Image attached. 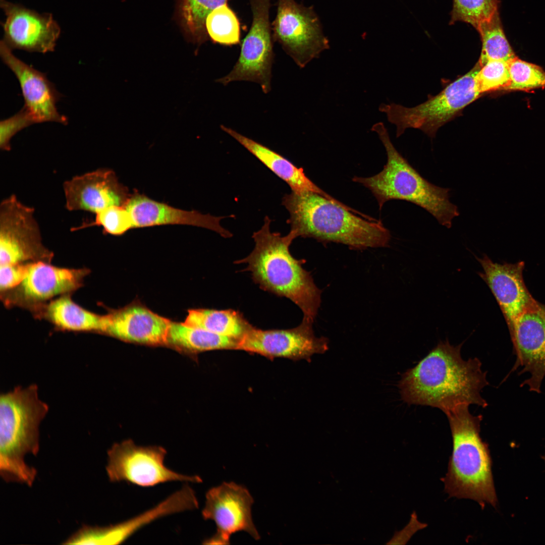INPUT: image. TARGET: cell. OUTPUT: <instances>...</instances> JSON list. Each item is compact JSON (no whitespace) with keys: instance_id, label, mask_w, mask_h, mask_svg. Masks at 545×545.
<instances>
[{"instance_id":"obj_13","label":"cell","mask_w":545,"mask_h":545,"mask_svg":"<svg viewBox=\"0 0 545 545\" xmlns=\"http://www.w3.org/2000/svg\"><path fill=\"white\" fill-rule=\"evenodd\" d=\"M253 503L248 489L233 482H224L209 489L206 494L202 515L205 520L215 522L216 532L203 543L229 544L231 535L240 531H246L255 539H259L260 536L252 519Z\"/></svg>"},{"instance_id":"obj_3","label":"cell","mask_w":545,"mask_h":545,"mask_svg":"<svg viewBox=\"0 0 545 545\" xmlns=\"http://www.w3.org/2000/svg\"><path fill=\"white\" fill-rule=\"evenodd\" d=\"M270 218L266 216L261 229L254 232L253 250L235 263H246L254 282L263 290L285 297L296 304L303 319L313 322L321 303V290L310 272L302 267L304 260L290 253L289 247L296 238L290 232L285 236L270 230Z\"/></svg>"},{"instance_id":"obj_17","label":"cell","mask_w":545,"mask_h":545,"mask_svg":"<svg viewBox=\"0 0 545 545\" xmlns=\"http://www.w3.org/2000/svg\"><path fill=\"white\" fill-rule=\"evenodd\" d=\"M65 206L70 211L93 214L113 205L125 206L130 196L112 170L99 168L66 180Z\"/></svg>"},{"instance_id":"obj_32","label":"cell","mask_w":545,"mask_h":545,"mask_svg":"<svg viewBox=\"0 0 545 545\" xmlns=\"http://www.w3.org/2000/svg\"><path fill=\"white\" fill-rule=\"evenodd\" d=\"M475 80L477 89L481 95L506 90L510 81L508 63L499 60L488 61L480 66Z\"/></svg>"},{"instance_id":"obj_29","label":"cell","mask_w":545,"mask_h":545,"mask_svg":"<svg viewBox=\"0 0 545 545\" xmlns=\"http://www.w3.org/2000/svg\"><path fill=\"white\" fill-rule=\"evenodd\" d=\"M94 218L85 220L81 224L73 227L72 232L93 227H101L104 234L119 236L133 228L131 216L124 206L113 205L94 214Z\"/></svg>"},{"instance_id":"obj_21","label":"cell","mask_w":545,"mask_h":545,"mask_svg":"<svg viewBox=\"0 0 545 545\" xmlns=\"http://www.w3.org/2000/svg\"><path fill=\"white\" fill-rule=\"evenodd\" d=\"M125 206L131 216L133 228L164 225H186L209 229L224 238H230L232 236L220 224L224 217L175 208L139 193L131 196Z\"/></svg>"},{"instance_id":"obj_9","label":"cell","mask_w":545,"mask_h":545,"mask_svg":"<svg viewBox=\"0 0 545 545\" xmlns=\"http://www.w3.org/2000/svg\"><path fill=\"white\" fill-rule=\"evenodd\" d=\"M33 207L15 194L0 203V262L2 265L28 264L49 260L53 256L42 242Z\"/></svg>"},{"instance_id":"obj_15","label":"cell","mask_w":545,"mask_h":545,"mask_svg":"<svg viewBox=\"0 0 545 545\" xmlns=\"http://www.w3.org/2000/svg\"><path fill=\"white\" fill-rule=\"evenodd\" d=\"M88 272L85 268L56 267L41 260L30 263L21 283L9 291V295H4V302L8 305L40 310L50 299L77 290Z\"/></svg>"},{"instance_id":"obj_6","label":"cell","mask_w":545,"mask_h":545,"mask_svg":"<svg viewBox=\"0 0 545 545\" xmlns=\"http://www.w3.org/2000/svg\"><path fill=\"white\" fill-rule=\"evenodd\" d=\"M371 130L377 133L383 143L387 162L378 174L367 178L354 177L353 181L371 191L380 209L390 200H405L426 210L443 226L451 228L459 212L449 200L450 190L434 185L422 177L395 148L383 123L375 124Z\"/></svg>"},{"instance_id":"obj_31","label":"cell","mask_w":545,"mask_h":545,"mask_svg":"<svg viewBox=\"0 0 545 545\" xmlns=\"http://www.w3.org/2000/svg\"><path fill=\"white\" fill-rule=\"evenodd\" d=\"M508 63L510 83L506 90L530 91L545 88V72L517 57Z\"/></svg>"},{"instance_id":"obj_20","label":"cell","mask_w":545,"mask_h":545,"mask_svg":"<svg viewBox=\"0 0 545 545\" xmlns=\"http://www.w3.org/2000/svg\"><path fill=\"white\" fill-rule=\"evenodd\" d=\"M104 333L122 340L148 345L167 343L171 321L138 302L104 315Z\"/></svg>"},{"instance_id":"obj_4","label":"cell","mask_w":545,"mask_h":545,"mask_svg":"<svg viewBox=\"0 0 545 545\" xmlns=\"http://www.w3.org/2000/svg\"><path fill=\"white\" fill-rule=\"evenodd\" d=\"M468 405H460L446 413L453 439L448 472L441 478L449 497L470 499L483 509L496 507L498 499L492 471L488 446L479 432L481 415H472Z\"/></svg>"},{"instance_id":"obj_16","label":"cell","mask_w":545,"mask_h":545,"mask_svg":"<svg viewBox=\"0 0 545 545\" xmlns=\"http://www.w3.org/2000/svg\"><path fill=\"white\" fill-rule=\"evenodd\" d=\"M6 16L2 40L11 49L45 53L53 51L61 29L50 13L40 14L20 4L0 0Z\"/></svg>"},{"instance_id":"obj_2","label":"cell","mask_w":545,"mask_h":545,"mask_svg":"<svg viewBox=\"0 0 545 545\" xmlns=\"http://www.w3.org/2000/svg\"><path fill=\"white\" fill-rule=\"evenodd\" d=\"M282 204L289 213L287 222L296 238H312L358 249L386 247L391 239L380 221L316 193L292 191L284 196Z\"/></svg>"},{"instance_id":"obj_7","label":"cell","mask_w":545,"mask_h":545,"mask_svg":"<svg viewBox=\"0 0 545 545\" xmlns=\"http://www.w3.org/2000/svg\"><path fill=\"white\" fill-rule=\"evenodd\" d=\"M480 68L478 62L469 72L446 86L437 95L412 107L394 103H383L379 111L385 113L390 123L397 127L396 136L407 128L418 129L430 137L437 130L456 116L466 106L479 97L475 76Z\"/></svg>"},{"instance_id":"obj_24","label":"cell","mask_w":545,"mask_h":545,"mask_svg":"<svg viewBox=\"0 0 545 545\" xmlns=\"http://www.w3.org/2000/svg\"><path fill=\"white\" fill-rule=\"evenodd\" d=\"M183 323L233 339L238 343L251 325L241 313L230 309H190Z\"/></svg>"},{"instance_id":"obj_30","label":"cell","mask_w":545,"mask_h":545,"mask_svg":"<svg viewBox=\"0 0 545 545\" xmlns=\"http://www.w3.org/2000/svg\"><path fill=\"white\" fill-rule=\"evenodd\" d=\"M450 24L462 21L475 29L483 21L489 19L498 11V0H452Z\"/></svg>"},{"instance_id":"obj_25","label":"cell","mask_w":545,"mask_h":545,"mask_svg":"<svg viewBox=\"0 0 545 545\" xmlns=\"http://www.w3.org/2000/svg\"><path fill=\"white\" fill-rule=\"evenodd\" d=\"M193 352L237 350L238 341L183 322L171 321L167 343Z\"/></svg>"},{"instance_id":"obj_12","label":"cell","mask_w":545,"mask_h":545,"mask_svg":"<svg viewBox=\"0 0 545 545\" xmlns=\"http://www.w3.org/2000/svg\"><path fill=\"white\" fill-rule=\"evenodd\" d=\"M312 323L303 318L294 328L266 330L251 325L238 343L237 350L269 359H305L310 362L313 354H323L329 349V340L324 337H316Z\"/></svg>"},{"instance_id":"obj_28","label":"cell","mask_w":545,"mask_h":545,"mask_svg":"<svg viewBox=\"0 0 545 545\" xmlns=\"http://www.w3.org/2000/svg\"><path fill=\"white\" fill-rule=\"evenodd\" d=\"M205 29L213 43L231 46L240 42V24L235 13L227 4L214 9L207 16Z\"/></svg>"},{"instance_id":"obj_23","label":"cell","mask_w":545,"mask_h":545,"mask_svg":"<svg viewBox=\"0 0 545 545\" xmlns=\"http://www.w3.org/2000/svg\"><path fill=\"white\" fill-rule=\"evenodd\" d=\"M42 314L57 328L70 331L104 333V315L81 307L68 295L51 301L41 309Z\"/></svg>"},{"instance_id":"obj_10","label":"cell","mask_w":545,"mask_h":545,"mask_svg":"<svg viewBox=\"0 0 545 545\" xmlns=\"http://www.w3.org/2000/svg\"><path fill=\"white\" fill-rule=\"evenodd\" d=\"M250 6L252 23L242 40L238 61L229 73L216 81L224 85L236 81L253 82L259 84L263 93L267 94L271 88L274 59L269 21L271 3L268 0H253Z\"/></svg>"},{"instance_id":"obj_18","label":"cell","mask_w":545,"mask_h":545,"mask_svg":"<svg viewBox=\"0 0 545 545\" xmlns=\"http://www.w3.org/2000/svg\"><path fill=\"white\" fill-rule=\"evenodd\" d=\"M0 55L17 78L24 99L23 107L35 123L51 122L67 124L68 119L60 114L57 107L61 94L45 74L17 58L2 40Z\"/></svg>"},{"instance_id":"obj_5","label":"cell","mask_w":545,"mask_h":545,"mask_svg":"<svg viewBox=\"0 0 545 545\" xmlns=\"http://www.w3.org/2000/svg\"><path fill=\"white\" fill-rule=\"evenodd\" d=\"M48 410L36 385L1 395L0 474L5 481L33 484L37 471L25 458L38 452L39 426Z\"/></svg>"},{"instance_id":"obj_14","label":"cell","mask_w":545,"mask_h":545,"mask_svg":"<svg viewBox=\"0 0 545 545\" xmlns=\"http://www.w3.org/2000/svg\"><path fill=\"white\" fill-rule=\"evenodd\" d=\"M516 360L511 372L529 376L520 385L530 392L541 393L545 377V304L539 302L523 312L509 331Z\"/></svg>"},{"instance_id":"obj_26","label":"cell","mask_w":545,"mask_h":545,"mask_svg":"<svg viewBox=\"0 0 545 545\" xmlns=\"http://www.w3.org/2000/svg\"><path fill=\"white\" fill-rule=\"evenodd\" d=\"M228 0H178V16L186 36L199 45L209 38L205 29L207 16Z\"/></svg>"},{"instance_id":"obj_19","label":"cell","mask_w":545,"mask_h":545,"mask_svg":"<svg viewBox=\"0 0 545 545\" xmlns=\"http://www.w3.org/2000/svg\"><path fill=\"white\" fill-rule=\"evenodd\" d=\"M483 271L478 275L486 283L495 297L509 331L516 318L537 302L527 289L523 272L525 263L494 262L486 254L476 257Z\"/></svg>"},{"instance_id":"obj_22","label":"cell","mask_w":545,"mask_h":545,"mask_svg":"<svg viewBox=\"0 0 545 545\" xmlns=\"http://www.w3.org/2000/svg\"><path fill=\"white\" fill-rule=\"evenodd\" d=\"M221 129L234 138L296 193L312 192L338 203H342L319 188L305 175L302 168L269 148L223 125Z\"/></svg>"},{"instance_id":"obj_34","label":"cell","mask_w":545,"mask_h":545,"mask_svg":"<svg viewBox=\"0 0 545 545\" xmlns=\"http://www.w3.org/2000/svg\"><path fill=\"white\" fill-rule=\"evenodd\" d=\"M30 263L1 265L0 290L1 293H4L12 290L21 283L27 274Z\"/></svg>"},{"instance_id":"obj_27","label":"cell","mask_w":545,"mask_h":545,"mask_svg":"<svg viewBox=\"0 0 545 545\" xmlns=\"http://www.w3.org/2000/svg\"><path fill=\"white\" fill-rule=\"evenodd\" d=\"M476 29L479 33L482 49L478 62L480 66L488 61L509 62L515 56L503 31L499 12L480 23Z\"/></svg>"},{"instance_id":"obj_33","label":"cell","mask_w":545,"mask_h":545,"mask_svg":"<svg viewBox=\"0 0 545 545\" xmlns=\"http://www.w3.org/2000/svg\"><path fill=\"white\" fill-rule=\"evenodd\" d=\"M35 124L33 119L23 107L14 116L0 123V148L4 151L11 150L10 142L19 132Z\"/></svg>"},{"instance_id":"obj_1","label":"cell","mask_w":545,"mask_h":545,"mask_svg":"<svg viewBox=\"0 0 545 545\" xmlns=\"http://www.w3.org/2000/svg\"><path fill=\"white\" fill-rule=\"evenodd\" d=\"M462 343L441 342L414 367L402 376L399 387L408 404L430 406L445 414L460 405L487 406L481 390L488 383L477 358L462 359Z\"/></svg>"},{"instance_id":"obj_8","label":"cell","mask_w":545,"mask_h":545,"mask_svg":"<svg viewBox=\"0 0 545 545\" xmlns=\"http://www.w3.org/2000/svg\"><path fill=\"white\" fill-rule=\"evenodd\" d=\"M277 15L271 24L273 40L303 68L330 48L329 40L312 6L295 0H277Z\"/></svg>"},{"instance_id":"obj_11","label":"cell","mask_w":545,"mask_h":545,"mask_svg":"<svg viewBox=\"0 0 545 545\" xmlns=\"http://www.w3.org/2000/svg\"><path fill=\"white\" fill-rule=\"evenodd\" d=\"M167 453L161 447L139 446L131 440L114 444L107 452L109 480L144 487L170 481H202L198 476L181 474L167 468L164 464Z\"/></svg>"}]
</instances>
